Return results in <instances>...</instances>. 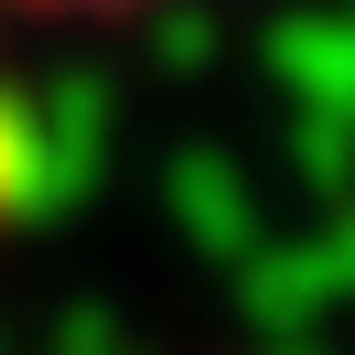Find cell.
I'll list each match as a JSON object with an SVG mask.
<instances>
[{
	"label": "cell",
	"instance_id": "obj_1",
	"mask_svg": "<svg viewBox=\"0 0 355 355\" xmlns=\"http://www.w3.org/2000/svg\"><path fill=\"white\" fill-rule=\"evenodd\" d=\"M22 22H119V11H151V0H0Z\"/></svg>",
	"mask_w": 355,
	"mask_h": 355
}]
</instances>
